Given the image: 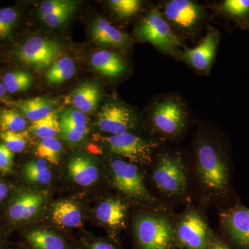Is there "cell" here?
I'll return each instance as SVG.
<instances>
[{
  "mask_svg": "<svg viewBox=\"0 0 249 249\" xmlns=\"http://www.w3.org/2000/svg\"><path fill=\"white\" fill-rule=\"evenodd\" d=\"M196 173L205 191L214 197L229 199L231 193L230 166L224 155L210 142H202L197 147Z\"/></svg>",
  "mask_w": 249,
  "mask_h": 249,
  "instance_id": "cell-1",
  "label": "cell"
},
{
  "mask_svg": "<svg viewBox=\"0 0 249 249\" xmlns=\"http://www.w3.org/2000/svg\"><path fill=\"white\" fill-rule=\"evenodd\" d=\"M134 232L142 249H172L177 240L175 225L160 214L139 215L134 223Z\"/></svg>",
  "mask_w": 249,
  "mask_h": 249,
  "instance_id": "cell-2",
  "label": "cell"
},
{
  "mask_svg": "<svg viewBox=\"0 0 249 249\" xmlns=\"http://www.w3.org/2000/svg\"><path fill=\"white\" fill-rule=\"evenodd\" d=\"M110 168L113 183L121 193L144 204H157V199L147 189L140 170L133 163L114 160Z\"/></svg>",
  "mask_w": 249,
  "mask_h": 249,
  "instance_id": "cell-3",
  "label": "cell"
},
{
  "mask_svg": "<svg viewBox=\"0 0 249 249\" xmlns=\"http://www.w3.org/2000/svg\"><path fill=\"white\" fill-rule=\"evenodd\" d=\"M156 187L170 196H178L186 191V169L178 156L165 155L160 157L152 173Z\"/></svg>",
  "mask_w": 249,
  "mask_h": 249,
  "instance_id": "cell-4",
  "label": "cell"
},
{
  "mask_svg": "<svg viewBox=\"0 0 249 249\" xmlns=\"http://www.w3.org/2000/svg\"><path fill=\"white\" fill-rule=\"evenodd\" d=\"M136 34L142 42H149L166 53L176 52L180 45L178 37L157 10H153L142 19Z\"/></svg>",
  "mask_w": 249,
  "mask_h": 249,
  "instance_id": "cell-5",
  "label": "cell"
},
{
  "mask_svg": "<svg viewBox=\"0 0 249 249\" xmlns=\"http://www.w3.org/2000/svg\"><path fill=\"white\" fill-rule=\"evenodd\" d=\"M175 227L177 240L186 248L209 249L211 234L209 226L197 211H187Z\"/></svg>",
  "mask_w": 249,
  "mask_h": 249,
  "instance_id": "cell-6",
  "label": "cell"
},
{
  "mask_svg": "<svg viewBox=\"0 0 249 249\" xmlns=\"http://www.w3.org/2000/svg\"><path fill=\"white\" fill-rule=\"evenodd\" d=\"M60 52L56 41L35 36L31 37L17 52V58L26 65L42 70L53 65Z\"/></svg>",
  "mask_w": 249,
  "mask_h": 249,
  "instance_id": "cell-7",
  "label": "cell"
},
{
  "mask_svg": "<svg viewBox=\"0 0 249 249\" xmlns=\"http://www.w3.org/2000/svg\"><path fill=\"white\" fill-rule=\"evenodd\" d=\"M104 142L112 153L127 159L132 163L145 164L151 162L152 148L156 145L130 132L109 136L104 139Z\"/></svg>",
  "mask_w": 249,
  "mask_h": 249,
  "instance_id": "cell-8",
  "label": "cell"
},
{
  "mask_svg": "<svg viewBox=\"0 0 249 249\" xmlns=\"http://www.w3.org/2000/svg\"><path fill=\"white\" fill-rule=\"evenodd\" d=\"M136 118L128 107L116 103L103 105L98 112L97 124L101 131L111 135L128 132L135 125Z\"/></svg>",
  "mask_w": 249,
  "mask_h": 249,
  "instance_id": "cell-9",
  "label": "cell"
},
{
  "mask_svg": "<svg viewBox=\"0 0 249 249\" xmlns=\"http://www.w3.org/2000/svg\"><path fill=\"white\" fill-rule=\"evenodd\" d=\"M221 222L230 240L240 249H249V209L235 205L221 213Z\"/></svg>",
  "mask_w": 249,
  "mask_h": 249,
  "instance_id": "cell-10",
  "label": "cell"
},
{
  "mask_svg": "<svg viewBox=\"0 0 249 249\" xmlns=\"http://www.w3.org/2000/svg\"><path fill=\"white\" fill-rule=\"evenodd\" d=\"M156 128L165 135H177L182 131L186 115L182 106L177 101L168 100L159 103L152 113Z\"/></svg>",
  "mask_w": 249,
  "mask_h": 249,
  "instance_id": "cell-11",
  "label": "cell"
},
{
  "mask_svg": "<svg viewBox=\"0 0 249 249\" xmlns=\"http://www.w3.org/2000/svg\"><path fill=\"white\" fill-rule=\"evenodd\" d=\"M219 37L217 31L210 30L199 45L183 52L182 58L199 71H208L213 61Z\"/></svg>",
  "mask_w": 249,
  "mask_h": 249,
  "instance_id": "cell-12",
  "label": "cell"
},
{
  "mask_svg": "<svg viewBox=\"0 0 249 249\" xmlns=\"http://www.w3.org/2000/svg\"><path fill=\"white\" fill-rule=\"evenodd\" d=\"M167 18L182 28L193 27L201 16L199 6L189 0H173L165 8Z\"/></svg>",
  "mask_w": 249,
  "mask_h": 249,
  "instance_id": "cell-13",
  "label": "cell"
},
{
  "mask_svg": "<svg viewBox=\"0 0 249 249\" xmlns=\"http://www.w3.org/2000/svg\"><path fill=\"white\" fill-rule=\"evenodd\" d=\"M59 127L62 138L71 143H76L86 134V116L75 108H69L59 118Z\"/></svg>",
  "mask_w": 249,
  "mask_h": 249,
  "instance_id": "cell-14",
  "label": "cell"
},
{
  "mask_svg": "<svg viewBox=\"0 0 249 249\" xmlns=\"http://www.w3.org/2000/svg\"><path fill=\"white\" fill-rule=\"evenodd\" d=\"M68 171L73 181L81 186H91L97 181L99 177L96 163L86 156L78 155L71 159Z\"/></svg>",
  "mask_w": 249,
  "mask_h": 249,
  "instance_id": "cell-15",
  "label": "cell"
},
{
  "mask_svg": "<svg viewBox=\"0 0 249 249\" xmlns=\"http://www.w3.org/2000/svg\"><path fill=\"white\" fill-rule=\"evenodd\" d=\"M45 196L40 193H23L10 206L9 215L15 222L28 220L40 209Z\"/></svg>",
  "mask_w": 249,
  "mask_h": 249,
  "instance_id": "cell-16",
  "label": "cell"
},
{
  "mask_svg": "<svg viewBox=\"0 0 249 249\" xmlns=\"http://www.w3.org/2000/svg\"><path fill=\"white\" fill-rule=\"evenodd\" d=\"M91 36L100 45L121 47L129 43L128 36L101 18L96 19L91 26Z\"/></svg>",
  "mask_w": 249,
  "mask_h": 249,
  "instance_id": "cell-17",
  "label": "cell"
},
{
  "mask_svg": "<svg viewBox=\"0 0 249 249\" xmlns=\"http://www.w3.org/2000/svg\"><path fill=\"white\" fill-rule=\"evenodd\" d=\"M91 66L103 76L114 78L126 70V65L120 55L110 51H98L91 57Z\"/></svg>",
  "mask_w": 249,
  "mask_h": 249,
  "instance_id": "cell-18",
  "label": "cell"
},
{
  "mask_svg": "<svg viewBox=\"0 0 249 249\" xmlns=\"http://www.w3.org/2000/svg\"><path fill=\"white\" fill-rule=\"evenodd\" d=\"M126 214L125 205L118 199H106L98 205L96 210L98 220L111 228L121 227L124 224Z\"/></svg>",
  "mask_w": 249,
  "mask_h": 249,
  "instance_id": "cell-19",
  "label": "cell"
},
{
  "mask_svg": "<svg viewBox=\"0 0 249 249\" xmlns=\"http://www.w3.org/2000/svg\"><path fill=\"white\" fill-rule=\"evenodd\" d=\"M100 100V89L94 83H86L80 85L73 91L71 103L75 109L89 114L97 107Z\"/></svg>",
  "mask_w": 249,
  "mask_h": 249,
  "instance_id": "cell-20",
  "label": "cell"
},
{
  "mask_svg": "<svg viewBox=\"0 0 249 249\" xmlns=\"http://www.w3.org/2000/svg\"><path fill=\"white\" fill-rule=\"evenodd\" d=\"M52 219L57 225L63 228H78L82 225L81 212L71 201H59L54 205Z\"/></svg>",
  "mask_w": 249,
  "mask_h": 249,
  "instance_id": "cell-21",
  "label": "cell"
},
{
  "mask_svg": "<svg viewBox=\"0 0 249 249\" xmlns=\"http://www.w3.org/2000/svg\"><path fill=\"white\" fill-rule=\"evenodd\" d=\"M54 101L42 97L29 98L18 103L19 110L26 119L34 123L52 113Z\"/></svg>",
  "mask_w": 249,
  "mask_h": 249,
  "instance_id": "cell-22",
  "label": "cell"
},
{
  "mask_svg": "<svg viewBox=\"0 0 249 249\" xmlns=\"http://www.w3.org/2000/svg\"><path fill=\"white\" fill-rule=\"evenodd\" d=\"M76 69L74 62L70 57H63L52 65L46 75L50 84H60L74 76Z\"/></svg>",
  "mask_w": 249,
  "mask_h": 249,
  "instance_id": "cell-23",
  "label": "cell"
},
{
  "mask_svg": "<svg viewBox=\"0 0 249 249\" xmlns=\"http://www.w3.org/2000/svg\"><path fill=\"white\" fill-rule=\"evenodd\" d=\"M27 238L34 249H65L64 241L47 231H33L27 234Z\"/></svg>",
  "mask_w": 249,
  "mask_h": 249,
  "instance_id": "cell-24",
  "label": "cell"
},
{
  "mask_svg": "<svg viewBox=\"0 0 249 249\" xmlns=\"http://www.w3.org/2000/svg\"><path fill=\"white\" fill-rule=\"evenodd\" d=\"M29 130L41 139L55 138L60 133L58 115L55 111H52L43 119L33 123Z\"/></svg>",
  "mask_w": 249,
  "mask_h": 249,
  "instance_id": "cell-25",
  "label": "cell"
},
{
  "mask_svg": "<svg viewBox=\"0 0 249 249\" xmlns=\"http://www.w3.org/2000/svg\"><path fill=\"white\" fill-rule=\"evenodd\" d=\"M3 83L7 92H22L30 88L33 83V78L27 71L9 72L3 77Z\"/></svg>",
  "mask_w": 249,
  "mask_h": 249,
  "instance_id": "cell-26",
  "label": "cell"
},
{
  "mask_svg": "<svg viewBox=\"0 0 249 249\" xmlns=\"http://www.w3.org/2000/svg\"><path fill=\"white\" fill-rule=\"evenodd\" d=\"M62 150L61 142L55 138L41 140L36 150V155L41 160H47L53 165H58Z\"/></svg>",
  "mask_w": 249,
  "mask_h": 249,
  "instance_id": "cell-27",
  "label": "cell"
},
{
  "mask_svg": "<svg viewBox=\"0 0 249 249\" xmlns=\"http://www.w3.org/2000/svg\"><path fill=\"white\" fill-rule=\"evenodd\" d=\"M27 121L21 114L12 109H5L0 112V128L2 132H24Z\"/></svg>",
  "mask_w": 249,
  "mask_h": 249,
  "instance_id": "cell-28",
  "label": "cell"
},
{
  "mask_svg": "<svg viewBox=\"0 0 249 249\" xmlns=\"http://www.w3.org/2000/svg\"><path fill=\"white\" fill-rule=\"evenodd\" d=\"M109 6L114 14L121 18H129L140 11L142 1L139 0H111Z\"/></svg>",
  "mask_w": 249,
  "mask_h": 249,
  "instance_id": "cell-29",
  "label": "cell"
},
{
  "mask_svg": "<svg viewBox=\"0 0 249 249\" xmlns=\"http://www.w3.org/2000/svg\"><path fill=\"white\" fill-rule=\"evenodd\" d=\"M0 137L4 145L14 153H20L27 146L28 139L26 132H2Z\"/></svg>",
  "mask_w": 249,
  "mask_h": 249,
  "instance_id": "cell-30",
  "label": "cell"
},
{
  "mask_svg": "<svg viewBox=\"0 0 249 249\" xmlns=\"http://www.w3.org/2000/svg\"><path fill=\"white\" fill-rule=\"evenodd\" d=\"M76 9V3L68 0H48L41 4L40 14L41 18L48 15L69 11L73 13Z\"/></svg>",
  "mask_w": 249,
  "mask_h": 249,
  "instance_id": "cell-31",
  "label": "cell"
},
{
  "mask_svg": "<svg viewBox=\"0 0 249 249\" xmlns=\"http://www.w3.org/2000/svg\"><path fill=\"white\" fill-rule=\"evenodd\" d=\"M18 18V13L12 8L0 9V38H6L12 33Z\"/></svg>",
  "mask_w": 249,
  "mask_h": 249,
  "instance_id": "cell-32",
  "label": "cell"
},
{
  "mask_svg": "<svg viewBox=\"0 0 249 249\" xmlns=\"http://www.w3.org/2000/svg\"><path fill=\"white\" fill-rule=\"evenodd\" d=\"M223 9L234 17H242L249 12V0H227L223 4Z\"/></svg>",
  "mask_w": 249,
  "mask_h": 249,
  "instance_id": "cell-33",
  "label": "cell"
},
{
  "mask_svg": "<svg viewBox=\"0 0 249 249\" xmlns=\"http://www.w3.org/2000/svg\"><path fill=\"white\" fill-rule=\"evenodd\" d=\"M14 164V152L4 144H0V173H11Z\"/></svg>",
  "mask_w": 249,
  "mask_h": 249,
  "instance_id": "cell-34",
  "label": "cell"
},
{
  "mask_svg": "<svg viewBox=\"0 0 249 249\" xmlns=\"http://www.w3.org/2000/svg\"><path fill=\"white\" fill-rule=\"evenodd\" d=\"M72 14L73 13L69 12V11H62V12L48 15L41 18L48 27L55 28L66 22Z\"/></svg>",
  "mask_w": 249,
  "mask_h": 249,
  "instance_id": "cell-35",
  "label": "cell"
},
{
  "mask_svg": "<svg viewBox=\"0 0 249 249\" xmlns=\"http://www.w3.org/2000/svg\"><path fill=\"white\" fill-rule=\"evenodd\" d=\"M25 178L31 183H38V184L45 185L50 182L52 178V173L49 168L38 173L30 174L25 175Z\"/></svg>",
  "mask_w": 249,
  "mask_h": 249,
  "instance_id": "cell-36",
  "label": "cell"
},
{
  "mask_svg": "<svg viewBox=\"0 0 249 249\" xmlns=\"http://www.w3.org/2000/svg\"><path fill=\"white\" fill-rule=\"evenodd\" d=\"M48 168V163L47 160H32L29 162L25 165L24 168V175H30L38 173V172L43 171Z\"/></svg>",
  "mask_w": 249,
  "mask_h": 249,
  "instance_id": "cell-37",
  "label": "cell"
},
{
  "mask_svg": "<svg viewBox=\"0 0 249 249\" xmlns=\"http://www.w3.org/2000/svg\"><path fill=\"white\" fill-rule=\"evenodd\" d=\"M209 249H231L230 247L226 245L219 239L213 237L212 240L210 241Z\"/></svg>",
  "mask_w": 249,
  "mask_h": 249,
  "instance_id": "cell-38",
  "label": "cell"
},
{
  "mask_svg": "<svg viewBox=\"0 0 249 249\" xmlns=\"http://www.w3.org/2000/svg\"><path fill=\"white\" fill-rule=\"evenodd\" d=\"M90 249H116L111 244L105 242H98L93 244Z\"/></svg>",
  "mask_w": 249,
  "mask_h": 249,
  "instance_id": "cell-39",
  "label": "cell"
},
{
  "mask_svg": "<svg viewBox=\"0 0 249 249\" xmlns=\"http://www.w3.org/2000/svg\"><path fill=\"white\" fill-rule=\"evenodd\" d=\"M9 193V188L6 183L0 182V202L4 200Z\"/></svg>",
  "mask_w": 249,
  "mask_h": 249,
  "instance_id": "cell-40",
  "label": "cell"
},
{
  "mask_svg": "<svg viewBox=\"0 0 249 249\" xmlns=\"http://www.w3.org/2000/svg\"><path fill=\"white\" fill-rule=\"evenodd\" d=\"M6 88H5L4 84L0 83V99L2 98L6 94Z\"/></svg>",
  "mask_w": 249,
  "mask_h": 249,
  "instance_id": "cell-41",
  "label": "cell"
}]
</instances>
